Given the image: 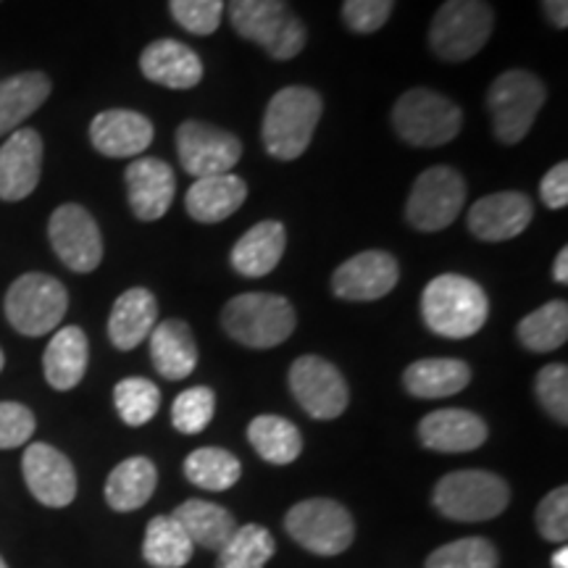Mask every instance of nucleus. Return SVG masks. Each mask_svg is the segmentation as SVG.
I'll return each instance as SVG.
<instances>
[{
	"label": "nucleus",
	"instance_id": "nucleus-16",
	"mask_svg": "<svg viewBox=\"0 0 568 568\" xmlns=\"http://www.w3.org/2000/svg\"><path fill=\"white\" fill-rule=\"evenodd\" d=\"M397 280H400V268L393 255L387 251H364L337 266L332 276V290L343 301L368 303L393 293Z\"/></svg>",
	"mask_w": 568,
	"mask_h": 568
},
{
	"label": "nucleus",
	"instance_id": "nucleus-45",
	"mask_svg": "<svg viewBox=\"0 0 568 568\" xmlns=\"http://www.w3.org/2000/svg\"><path fill=\"white\" fill-rule=\"evenodd\" d=\"M539 195H542V203L548 209L558 211L568 205V163L560 161L556 166L545 174L542 184H539Z\"/></svg>",
	"mask_w": 568,
	"mask_h": 568
},
{
	"label": "nucleus",
	"instance_id": "nucleus-25",
	"mask_svg": "<svg viewBox=\"0 0 568 568\" xmlns=\"http://www.w3.org/2000/svg\"><path fill=\"white\" fill-rule=\"evenodd\" d=\"M284 247H287V230L280 222H258L251 226L237 245L232 247L234 272L261 280L280 266Z\"/></svg>",
	"mask_w": 568,
	"mask_h": 568
},
{
	"label": "nucleus",
	"instance_id": "nucleus-32",
	"mask_svg": "<svg viewBox=\"0 0 568 568\" xmlns=\"http://www.w3.org/2000/svg\"><path fill=\"white\" fill-rule=\"evenodd\" d=\"M247 439L261 458L274 466H287L303 453L301 429L282 416H255L247 426Z\"/></svg>",
	"mask_w": 568,
	"mask_h": 568
},
{
	"label": "nucleus",
	"instance_id": "nucleus-38",
	"mask_svg": "<svg viewBox=\"0 0 568 568\" xmlns=\"http://www.w3.org/2000/svg\"><path fill=\"white\" fill-rule=\"evenodd\" d=\"M426 568H497V550L485 537L456 539L432 552Z\"/></svg>",
	"mask_w": 568,
	"mask_h": 568
},
{
	"label": "nucleus",
	"instance_id": "nucleus-18",
	"mask_svg": "<svg viewBox=\"0 0 568 568\" xmlns=\"http://www.w3.org/2000/svg\"><path fill=\"white\" fill-rule=\"evenodd\" d=\"M42 172V140L40 132L24 130L11 132L0 148V201L17 203L34 193Z\"/></svg>",
	"mask_w": 568,
	"mask_h": 568
},
{
	"label": "nucleus",
	"instance_id": "nucleus-7",
	"mask_svg": "<svg viewBox=\"0 0 568 568\" xmlns=\"http://www.w3.org/2000/svg\"><path fill=\"white\" fill-rule=\"evenodd\" d=\"M432 503L450 521H489L508 508L510 487L495 474L468 468V471L445 474L437 481Z\"/></svg>",
	"mask_w": 568,
	"mask_h": 568
},
{
	"label": "nucleus",
	"instance_id": "nucleus-3",
	"mask_svg": "<svg viewBox=\"0 0 568 568\" xmlns=\"http://www.w3.org/2000/svg\"><path fill=\"white\" fill-rule=\"evenodd\" d=\"M230 21L240 38L264 48L274 61L295 59L308 40L287 0H230Z\"/></svg>",
	"mask_w": 568,
	"mask_h": 568
},
{
	"label": "nucleus",
	"instance_id": "nucleus-8",
	"mask_svg": "<svg viewBox=\"0 0 568 568\" xmlns=\"http://www.w3.org/2000/svg\"><path fill=\"white\" fill-rule=\"evenodd\" d=\"M545 95V84L524 69H510L495 77L487 90V111L495 138L506 145H516L527 138Z\"/></svg>",
	"mask_w": 568,
	"mask_h": 568
},
{
	"label": "nucleus",
	"instance_id": "nucleus-6",
	"mask_svg": "<svg viewBox=\"0 0 568 568\" xmlns=\"http://www.w3.org/2000/svg\"><path fill=\"white\" fill-rule=\"evenodd\" d=\"M464 113L450 98L435 90L414 88L397 98L393 126L397 138L414 148H439L458 138Z\"/></svg>",
	"mask_w": 568,
	"mask_h": 568
},
{
	"label": "nucleus",
	"instance_id": "nucleus-27",
	"mask_svg": "<svg viewBox=\"0 0 568 568\" xmlns=\"http://www.w3.org/2000/svg\"><path fill=\"white\" fill-rule=\"evenodd\" d=\"M88 335H84L80 326H63V329L55 332L45 347V355H42L48 385L59 389V393L74 389L82 382L84 372H88Z\"/></svg>",
	"mask_w": 568,
	"mask_h": 568
},
{
	"label": "nucleus",
	"instance_id": "nucleus-30",
	"mask_svg": "<svg viewBox=\"0 0 568 568\" xmlns=\"http://www.w3.org/2000/svg\"><path fill=\"white\" fill-rule=\"evenodd\" d=\"M155 485H159V471L151 458H126L105 479V503L119 514H130L151 500Z\"/></svg>",
	"mask_w": 568,
	"mask_h": 568
},
{
	"label": "nucleus",
	"instance_id": "nucleus-40",
	"mask_svg": "<svg viewBox=\"0 0 568 568\" xmlns=\"http://www.w3.org/2000/svg\"><path fill=\"white\" fill-rule=\"evenodd\" d=\"M169 11L184 32L209 38L222 24L224 0H169Z\"/></svg>",
	"mask_w": 568,
	"mask_h": 568
},
{
	"label": "nucleus",
	"instance_id": "nucleus-34",
	"mask_svg": "<svg viewBox=\"0 0 568 568\" xmlns=\"http://www.w3.org/2000/svg\"><path fill=\"white\" fill-rule=\"evenodd\" d=\"M518 343L531 353L558 351L568 339V305L564 301H550L542 308L531 311L518 324Z\"/></svg>",
	"mask_w": 568,
	"mask_h": 568
},
{
	"label": "nucleus",
	"instance_id": "nucleus-29",
	"mask_svg": "<svg viewBox=\"0 0 568 568\" xmlns=\"http://www.w3.org/2000/svg\"><path fill=\"white\" fill-rule=\"evenodd\" d=\"M51 95V80L42 71H24L0 82V138L17 132Z\"/></svg>",
	"mask_w": 568,
	"mask_h": 568
},
{
	"label": "nucleus",
	"instance_id": "nucleus-10",
	"mask_svg": "<svg viewBox=\"0 0 568 568\" xmlns=\"http://www.w3.org/2000/svg\"><path fill=\"white\" fill-rule=\"evenodd\" d=\"M290 537L316 556H339L353 545V516L343 503L329 497H311L295 503L284 516Z\"/></svg>",
	"mask_w": 568,
	"mask_h": 568
},
{
	"label": "nucleus",
	"instance_id": "nucleus-49",
	"mask_svg": "<svg viewBox=\"0 0 568 568\" xmlns=\"http://www.w3.org/2000/svg\"><path fill=\"white\" fill-rule=\"evenodd\" d=\"M3 364H6V358H3V351H0V372H3Z\"/></svg>",
	"mask_w": 568,
	"mask_h": 568
},
{
	"label": "nucleus",
	"instance_id": "nucleus-28",
	"mask_svg": "<svg viewBox=\"0 0 568 568\" xmlns=\"http://www.w3.org/2000/svg\"><path fill=\"white\" fill-rule=\"evenodd\" d=\"M471 382V366L458 358H424L403 372V385L414 397L437 400L458 395Z\"/></svg>",
	"mask_w": 568,
	"mask_h": 568
},
{
	"label": "nucleus",
	"instance_id": "nucleus-2",
	"mask_svg": "<svg viewBox=\"0 0 568 568\" xmlns=\"http://www.w3.org/2000/svg\"><path fill=\"white\" fill-rule=\"evenodd\" d=\"M322 111L324 103L316 90L293 84L276 92L266 105L264 126H261L268 155L276 161L301 159L314 140Z\"/></svg>",
	"mask_w": 568,
	"mask_h": 568
},
{
	"label": "nucleus",
	"instance_id": "nucleus-15",
	"mask_svg": "<svg viewBox=\"0 0 568 568\" xmlns=\"http://www.w3.org/2000/svg\"><path fill=\"white\" fill-rule=\"evenodd\" d=\"M21 471L30 493L38 497V503L48 508H67L77 497V474L71 460L61 450L32 443L21 458Z\"/></svg>",
	"mask_w": 568,
	"mask_h": 568
},
{
	"label": "nucleus",
	"instance_id": "nucleus-9",
	"mask_svg": "<svg viewBox=\"0 0 568 568\" xmlns=\"http://www.w3.org/2000/svg\"><path fill=\"white\" fill-rule=\"evenodd\" d=\"M69 308L67 287L55 276L32 272L19 276L6 293V318L27 337H42L63 322Z\"/></svg>",
	"mask_w": 568,
	"mask_h": 568
},
{
	"label": "nucleus",
	"instance_id": "nucleus-19",
	"mask_svg": "<svg viewBox=\"0 0 568 568\" xmlns=\"http://www.w3.org/2000/svg\"><path fill=\"white\" fill-rule=\"evenodd\" d=\"M90 142L105 159H138L151 148L153 122L138 111H103L92 119Z\"/></svg>",
	"mask_w": 568,
	"mask_h": 568
},
{
	"label": "nucleus",
	"instance_id": "nucleus-20",
	"mask_svg": "<svg viewBox=\"0 0 568 568\" xmlns=\"http://www.w3.org/2000/svg\"><path fill=\"white\" fill-rule=\"evenodd\" d=\"M126 195L140 222H155L172 209L176 180L174 169L161 159H138L126 166Z\"/></svg>",
	"mask_w": 568,
	"mask_h": 568
},
{
	"label": "nucleus",
	"instance_id": "nucleus-4",
	"mask_svg": "<svg viewBox=\"0 0 568 568\" xmlns=\"http://www.w3.org/2000/svg\"><path fill=\"white\" fill-rule=\"evenodd\" d=\"M293 303L272 293H243L224 305L222 326L234 343L266 351L282 345L295 332Z\"/></svg>",
	"mask_w": 568,
	"mask_h": 568
},
{
	"label": "nucleus",
	"instance_id": "nucleus-5",
	"mask_svg": "<svg viewBox=\"0 0 568 568\" xmlns=\"http://www.w3.org/2000/svg\"><path fill=\"white\" fill-rule=\"evenodd\" d=\"M493 27L487 0H445L429 24V48L443 61H468L487 45Z\"/></svg>",
	"mask_w": 568,
	"mask_h": 568
},
{
	"label": "nucleus",
	"instance_id": "nucleus-22",
	"mask_svg": "<svg viewBox=\"0 0 568 568\" xmlns=\"http://www.w3.org/2000/svg\"><path fill=\"white\" fill-rule=\"evenodd\" d=\"M140 69L148 80L169 90H193L203 80V61L180 40H155L140 55Z\"/></svg>",
	"mask_w": 568,
	"mask_h": 568
},
{
	"label": "nucleus",
	"instance_id": "nucleus-21",
	"mask_svg": "<svg viewBox=\"0 0 568 568\" xmlns=\"http://www.w3.org/2000/svg\"><path fill=\"white\" fill-rule=\"evenodd\" d=\"M487 424L464 408H443L418 424L422 445L435 453H471L487 443Z\"/></svg>",
	"mask_w": 568,
	"mask_h": 568
},
{
	"label": "nucleus",
	"instance_id": "nucleus-41",
	"mask_svg": "<svg viewBox=\"0 0 568 568\" xmlns=\"http://www.w3.org/2000/svg\"><path fill=\"white\" fill-rule=\"evenodd\" d=\"M537 397L558 424H568V368L550 364L537 374Z\"/></svg>",
	"mask_w": 568,
	"mask_h": 568
},
{
	"label": "nucleus",
	"instance_id": "nucleus-50",
	"mask_svg": "<svg viewBox=\"0 0 568 568\" xmlns=\"http://www.w3.org/2000/svg\"><path fill=\"white\" fill-rule=\"evenodd\" d=\"M0 568H9V566H6V560H3V558H0Z\"/></svg>",
	"mask_w": 568,
	"mask_h": 568
},
{
	"label": "nucleus",
	"instance_id": "nucleus-17",
	"mask_svg": "<svg viewBox=\"0 0 568 568\" xmlns=\"http://www.w3.org/2000/svg\"><path fill=\"white\" fill-rule=\"evenodd\" d=\"M535 219L531 197L524 193H495L479 197L468 209V232L481 243H503L521 234Z\"/></svg>",
	"mask_w": 568,
	"mask_h": 568
},
{
	"label": "nucleus",
	"instance_id": "nucleus-13",
	"mask_svg": "<svg viewBox=\"0 0 568 568\" xmlns=\"http://www.w3.org/2000/svg\"><path fill=\"white\" fill-rule=\"evenodd\" d=\"M48 237L61 264L77 274H90L103 261V237L95 219L77 203H63L48 222Z\"/></svg>",
	"mask_w": 568,
	"mask_h": 568
},
{
	"label": "nucleus",
	"instance_id": "nucleus-39",
	"mask_svg": "<svg viewBox=\"0 0 568 568\" xmlns=\"http://www.w3.org/2000/svg\"><path fill=\"white\" fill-rule=\"evenodd\" d=\"M216 410V395L211 387H190L176 395L172 406V424L182 435H201Z\"/></svg>",
	"mask_w": 568,
	"mask_h": 568
},
{
	"label": "nucleus",
	"instance_id": "nucleus-48",
	"mask_svg": "<svg viewBox=\"0 0 568 568\" xmlns=\"http://www.w3.org/2000/svg\"><path fill=\"white\" fill-rule=\"evenodd\" d=\"M552 568H568V548H558L552 552Z\"/></svg>",
	"mask_w": 568,
	"mask_h": 568
},
{
	"label": "nucleus",
	"instance_id": "nucleus-11",
	"mask_svg": "<svg viewBox=\"0 0 568 568\" xmlns=\"http://www.w3.org/2000/svg\"><path fill=\"white\" fill-rule=\"evenodd\" d=\"M466 203V182L456 169L432 166L418 176L406 203V222L418 232H443Z\"/></svg>",
	"mask_w": 568,
	"mask_h": 568
},
{
	"label": "nucleus",
	"instance_id": "nucleus-47",
	"mask_svg": "<svg viewBox=\"0 0 568 568\" xmlns=\"http://www.w3.org/2000/svg\"><path fill=\"white\" fill-rule=\"evenodd\" d=\"M552 280L566 284L568 282V247H560L556 266H552Z\"/></svg>",
	"mask_w": 568,
	"mask_h": 568
},
{
	"label": "nucleus",
	"instance_id": "nucleus-46",
	"mask_svg": "<svg viewBox=\"0 0 568 568\" xmlns=\"http://www.w3.org/2000/svg\"><path fill=\"white\" fill-rule=\"evenodd\" d=\"M542 9H545V13H548L552 27L566 30L568 27V0H542Z\"/></svg>",
	"mask_w": 568,
	"mask_h": 568
},
{
	"label": "nucleus",
	"instance_id": "nucleus-36",
	"mask_svg": "<svg viewBox=\"0 0 568 568\" xmlns=\"http://www.w3.org/2000/svg\"><path fill=\"white\" fill-rule=\"evenodd\" d=\"M274 552L276 542L272 531L258 524H243L219 550L216 568H264L274 558Z\"/></svg>",
	"mask_w": 568,
	"mask_h": 568
},
{
	"label": "nucleus",
	"instance_id": "nucleus-1",
	"mask_svg": "<svg viewBox=\"0 0 568 568\" xmlns=\"http://www.w3.org/2000/svg\"><path fill=\"white\" fill-rule=\"evenodd\" d=\"M424 324L439 337L466 339L487 324L489 301L477 282L460 274H439L424 287Z\"/></svg>",
	"mask_w": 568,
	"mask_h": 568
},
{
	"label": "nucleus",
	"instance_id": "nucleus-23",
	"mask_svg": "<svg viewBox=\"0 0 568 568\" xmlns=\"http://www.w3.org/2000/svg\"><path fill=\"white\" fill-rule=\"evenodd\" d=\"M159 322V301L151 290L130 287L113 303L109 316V337L116 351H134L142 339L151 337Z\"/></svg>",
	"mask_w": 568,
	"mask_h": 568
},
{
	"label": "nucleus",
	"instance_id": "nucleus-33",
	"mask_svg": "<svg viewBox=\"0 0 568 568\" xmlns=\"http://www.w3.org/2000/svg\"><path fill=\"white\" fill-rule=\"evenodd\" d=\"M195 545L174 516H155L145 529L142 558L153 568H182L193 558Z\"/></svg>",
	"mask_w": 568,
	"mask_h": 568
},
{
	"label": "nucleus",
	"instance_id": "nucleus-43",
	"mask_svg": "<svg viewBox=\"0 0 568 568\" xmlns=\"http://www.w3.org/2000/svg\"><path fill=\"white\" fill-rule=\"evenodd\" d=\"M537 529L550 542L564 545L568 539V487H558L539 503Z\"/></svg>",
	"mask_w": 568,
	"mask_h": 568
},
{
	"label": "nucleus",
	"instance_id": "nucleus-31",
	"mask_svg": "<svg viewBox=\"0 0 568 568\" xmlns=\"http://www.w3.org/2000/svg\"><path fill=\"white\" fill-rule=\"evenodd\" d=\"M174 518L182 524V529L187 531V537L193 539V545H201V548L209 550H222L226 539L234 535V529L240 527L234 521L230 510L216 506V503L209 500H184L180 508L174 510Z\"/></svg>",
	"mask_w": 568,
	"mask_h": 568
},
{
	"label": "nucleus",
	"instance_id": "nucleus-12",
	"mask_svg": "<svg viewBox=\"0 0 568 568\" xmlns=\"http://www.w3.org/2000/svg\"><path fill=\"white\" fill-rule=\"evenodd\" d=\"M290 389L305 414L318 422H332V418L343 416L351 403L345 376L322 355H301L295 361L290 368Z\"/></svg>",
	"mask_w": 568,
	"mask_h": 568
},
{
	"label": "nucleus",
	"instance_id": "nucleus-26",
	"mask_svg": "<svg viewBox=\"0 0 568 568\" xmlns=\"http://www.w3.org/2000/svg\"><path fill=\"white\" fill-rule=\"evenodd\" d=\"M151 358L163 379L176 382L195 372L197 345L187 322L166 318L151 332Z\"/></svg>",
	"mask_w": 568,
	"mask_h": 568
},
{
	"label": "nucleus",
	"instance_id": "nucleus-14",
	"mask_svg": "<svg viewBox=\"0 0 568 568\" xmlns=\"http://www.w3.org/2000/svg\"><path fill=\"white\" fill-rule=\"evenodd\" d=\"M176 153H180L184 172L203 180V176L230 174L243 155V142L232 132L187 119L176 130Z\"/></svg>",
	"mask_w": 568,
	"mask_h": 568
},
{
	"label": "nucleus",
	"instance_id": "nucleus-35",
	"mask_svg": "<svg viewBox=\"0 0 568 568\" xmlns=\"http://www.w3.org/2000/svg\"><path fill=\"white\" fill-rule=\"evenodd\" d=\"M243 466H240L237 456L222 447H201L193 450L184 460V477L193 481L195 487L209 489V493H224L232 489L240 481Z\"/></svg>",
	"mask_w": 568,
	"mask_h": 568
},
{
	"label": "nucleus",
	"instance_id": "nucleus-42",
	"mask_svg": "<svg viewBox=\"0 0 568 568\" xmlns=\"http://www.w3.org/2000/svg\"><path fill=\"white\" fill-rule=\"evenodd\" d=\"M395 0H343V21L355 34H372L387 24Z\"/></svg>",
	"mask_w": 568,
	"mask_h": 568
},
{
	"label": "nucleus",
	"instance_id": "nucleus-24",
	"mask_svg": "<svg viewBox=\"0 0 568 568\" xmlns=\"http://www.w3.org/2000/svg\"><path fill=\"white\" fill-rule=\"evenodd\" d=\"M245 197L247 184L230 172L203 176V180L193 182V187L187 190V197H184V205H187V213L195 222L219 224L230 219L234 211L243 209Z\"/></svg>",
	"mask_w": 568,
	"mask_h": 568
},
{
	"label": "nucleus",
	"instance_id": "nucleus-37",
	"mask_svg": "<svg viewBox=\"0 0 568 568\" xmlns=\"http://www.w3.org/2000/svg\"><path fill=\"white\" fill-rule=\"evenodd\" d=\"M113 406L126 426H142L159 414L161 393L151 379L142 376H126L113 387Z\"/></svg>",
	"mask_w": 568,
	"mask_h": 568
},
{
	"label": "nucleus",
	"instance_id": "nucleus-44",
	"mask_svg": "<svg viewBox=\"0 0 568 568\" xmlns=\"http://www.w3.org/2000/svg\"><path fill=\"white\" fill-rule=\"evenodd\" d=\"M34 435L32 410L21 403H0V450L27 445Z\"/></svg>",
	"mask_w": 568,
	"mask_h": 568
}]
</instances>
